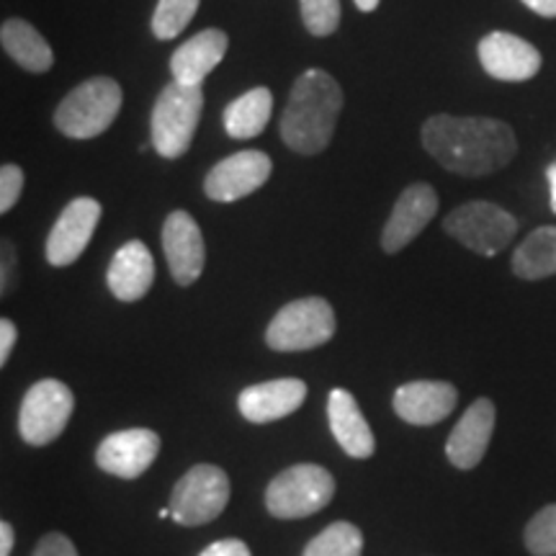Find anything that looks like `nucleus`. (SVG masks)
Here are the masks:
<instances>
[{
  "instance_id": "nucleus-8",
  "label": "nucleus",
  "mask_w": 556,
  "mask_h": 556,
  "mask_svg": "<svg viewBox=\"0 0 556 556\" xmlns=\"http://www.w3.org/2000/svg\"><path fill=\"white\" fill-rule=\"evenodd\" d=\"M229 503V479L219 467L197 464L178 479L170 495V518L180 526L212 523Z\"/></svg>"
},
{
  "instance_id": "nucleus-20",
  "label": "nucleus",
  "mask_w": 556,
  "mask_h": 556,
  "mask_svg": "<svg viewBox=\"0 0 556 556\" xmlns=\"http://www.w3.org/2000/svg\"><path fill=\"white\" fill-rule=\"evenodd\" d=\"M229 47L227 34L222 29H204L197 37L178 47L170 58L173 80L184 83V86H197L206 80V75L225 60Z\"/></svg>"
},
{
  "instance_id": "nucleus-3",
  "label": "nucleus",
  "mask_w": 556,
  "mask_h": 556,
  "mask_svg": "<svg viewBox=\"0 0 556 556\" xmlns=\"http://www.w3.org/2000/svg\"><path fill=\"white\" fill-rule=\"evenodd\" d=\"M204 90L173 80L157 96L152 106V148L160 157L176 160L186 155L199 129Z\"/></svg>"
},
{
  "instance_id": "nucleus-29",
  "label": "nucleus",
  "mask_w": 556,
  "mask_h": 556,
  "mask_svg": "<svg viewBox=\"0 0 556 556\" xmlns=\"http://www.w3.org/2000/svg\"><path fill=\"white\" fill-rule=\"evenodd\" d=\"M21 191H24V170L18 165L5 163L0 168V212L9 214L18 204Z\"/></svg>"
},
{
  "instance_id": "nucleus-16",
  "label": "nucleus",
  "mask_w": 556,
  "mask_h": 556,
  "mask_svg": "<svg viewBox=\"0 0 556 556\" xmlns=\"http://www.w3.org/2000/svg\"><path fill=\"white\" fill-rule=\"evenodd\" d=\"M492 430H495V405H492V400L479 397L477 402H471V407L451 430L446 443L448 462L456 469H475L486 454Z\"/></svg>"
},
{
  "instance_id": "nucleus-9",
  "label": "nucleus",
  "mask_w": 556,
  "mask_h": 556,
  "mask_svg": "<svg viewBox=\"0 0 556 556\" xmlns=\"http://www.w3.org/2000/svg\"><path fill=\"white\" fill-rule=\"evenodd\" d=\"M75 409V397L58 379H41L26 392L18 409V430L29 446L58 441Z\"/></svg>"
},
{
  "instance_id": "nucleus-2",
  "label": "nucleus",
  "mask_w": 556,
  "mask_h": 556,
  "mask_svg": "<svg viewBox=\"0 0 556 556\" xmlns=\"http://www.w3.org/2000/svg\"><path fill=\"white\" fill-rule=\"evenodd\" d=\"M340 111H343L340 83L325 70H307L296 78L283 109V142L299 155H319L332 142Z\"/></svg>"
},
{
  "instance_id": "nucleus-13",
  "label": "nucleus",
  "mask_w": 556,
  "mask_h": 556,
  "mask_svg": "<svg viewBox=\"0 0 556 556\" xmlns=\"http://www.w3.org/2000/svg\"><path fill=\"white\" fill-rule=\"evenodd\" d=\"M160 454V435L148 428H129L103 438L96 448V464L106 475L137 479L148 471Z\"/></svg>"
},
{
  "instance_id": "nucleus-12",
  "label": "nucleus",
  "mask_w": 556,
  "mask_h": 556,
  "mask_svg": "<svg viewBox=\"0 0 556 556\" xmlns=\"http://www.w3.org/2000/svg\"><path fill=\"white\" fill-rule=\"evenodd\" d=\"M163 253L168 261L170 276L178 287H191L204 274L206 248L204 235L197 225V219L189 212L178 208L168 214L163 225Z\"/></svg>"
},
{
  "instance_id": "nucleus-10",
  "label": "nucleus",
  "mask_w": 556,
  "mask_h": 556,
  "mask_svg": "<svg viewBox=\"0 0 556 556\" xmlns=\"http://www.w3.org/2000/svg\"><path fill=\"white\" fill-rule=\"evenodd\" d=\"M274 163L266 152L242 150L214 165L204 178V193L217 204L245 199L270 178Z\"/></svg>"
},
{
  "instance_id": "nucleus-28",
  "label": "nucleus",
  "mask_w": 556,
  "mask_h": 556,
  "mask_svg": "<svg viewBox=\"0 0 556 556\" xmlns=\"http://www.w3.org/2000/svg\"><path fill=\"white\" fill-rule=\"evenodd\" d=\"M302 21L312 37H330L340 26V0H299Z\"/></svg>"
},
{
  "instance_id": "nucleus-21",
  "label": "nucleus",
  "mask_w": 556,
  "mask_h": 556,
  "mask_svg": "<svg viewBox=\"0 0 556 556\" xmlns=\"http://www.w3.org/2000/svg\"><path fill=\"white\" fill-rule=\"evenodd\" d=\"M328 420L330 430L340 443V448L353 458L374 456L377 441L368 428L364 413H361L356 397L345 389H332L328 397Z\"/></svg>"
},
{
  "instance_id": "nucleus-27",
  "label": "nucleus",
  "mask_w": 556,
  "mask_h": 556,
  "mask_svg": "<svg viewBox=\"0 0 556 556\" xmlns=\"http://www.w3.org/2000/svg\"><path fill=\"white\" fill-rule=\"evenodd\" d=\"M523 539L533 556H556V503L541 507L526 526Z\"/></svg>"
},
{
  "instance_id": "nucleus-24",
  "label": "nucleus",
  "mask_w": 556,
  "mask_h": 556,
  "mask_svg": "<svg viewBox=\"0 0 556 556\" xmlns=\"http://www.w3.org/2000/svg\"><path fill=\"white\" fill-rule=\"evenodd\" d=\"M513 270L526 281L556 276V227H539L513 253Z\"/></svg>"
},
{
  "instance_id": "nucleus-18",
  "label": "nucleus",
  "mask_w": 556,
  "mask_h": 556,
  "mask_svg": "<svg viewBox=\"0 0 556 556\" xmlns=\"http://www.w3.org/2000/svg\"><path fill=\"white\" fill-rule=\"evenodd\" d=\"M458 392L448 381H409L394 392V413L409 426H435L454 413Z\"/></svg>"
},
{
  "instance_id": "nucleus-26",
  "label": "nucleus",
  "mask_w": 556,
  "mask_h": 556,
  "mask_svg": "<svg viewBox=\"0 0 556 556\" xmlns=\"http://www.w3.org/2000/svg\"><path fill=\"white\" fill-rule=\"evenodd\" d=\"M201 0H160L152 16V34L160 41L176 39L197 16Z\"/></svg>"
},
{
  "instance_id": "nucleus-32",
  "label": "nucleus",
  "mask_w": 556,
  "mask_h": 556,
  "mask_svg": "<svg viewBox=\"0 0 556 556\" xmlns=\"http://www.w3.org/2000/svg\"><path fill=\"white\" fill-rule=\"evenodd\" d=\"M13 345H16V325L11 319H0V366L9 364Z\"/></svg>"
},
{
  "instance_id": "nucleus-11",
  "label": "nucleus",
  "mask_w": 556,
  "mask_h": 556,
  "mask_svg": "<svg viewBox=\"0 0 556 556\" xmlns=\"http://www.w3.org/2000/svg\"><path fill=\"white\" fill-rule=\"evenodd\" d=\"M101 219V204L96 199L80 197L62 208L54 222L50 238H47V261L54 268L73 266L88 248L96 227Z\"/></svg>"
},
{
  "instance_id": "nucleus-6",
  "label": "nucleus",
  "mask_w": 556,
  "mask_h": 556,
  "mask_svg": "<svg viewBox=\"0 0 556 556\" xmlns=\"http://www.w3.org/2000/svg\"><path fill=\"white\" fill-rule=\"evenodd\" d=\"M336 495V479L317 464H296L274 477L266 490V507L274 518L296 520L315 516L330 505Z\"/></svg>"
},
{
  "instance_id": "nucleus-4",
  "label": "nucleus",
  "mask_w": 556,
  "mask_h": 556,
  "mask_svg": "<svg viewBox=\"0 0 556 556\" xmlns=\"http://www.w3.org/2000/svg\"><path fill=\"white\" fill-rule=\"evenodd\" d=\"M122 88L111 78L83 80L62 99L54 111V127L70 139H93L106 131L119 116Z\"/></svg>"
},
{
  "instance_id": "nucleus-7",
  "label": "nucleus",
  "mask_w": 556,
  "mask_h": 556,
  "mask_svg": "<svg viewBox=\"0 0 556 556\" xmlns=\"http://www.w3.org/2000/svg\"><path fill=\"white\" fill-rule=\"evenodd\" d=\"M443 229L464 248L492 258L516 238L518 219L492 201H469L443 219Z\"/></svg>"
},
{
  "instance_id": "nucleus-35",
  "label": "nucleus",
  "mask_w": 556,
  "mask_h": 556,
  "mask_svg": "<svg viewBox=\"0 0 556 556\" xmlns=\"http://www.w3.org/2000/svg\"><path fill=\"white\" fill-rule=\"evenodd\" d=\"M11 548H13V528L9 520H3V523H0V556H11Z\"/></svg>"
},
{
  "instance_id": "nucleus-5",
  "label": "nucleus",
  "mask_w": 556,
  "mask_h": 556,
  "mask_svg": "<svg viewBox=\"0 0 556 556\" xmlns=\"http://www.w3.org/2000/svg\"><path fill=\"white\" fill-rule=\"evenodd\" d=\"M336 312L323 296H304L276 312L266 330V345L278 353L312 351L336 336Z\"/></svg>"
},
{
  "instance_id": "nucleus-23",
  "label": "nucleus",
  "mask_w": 556,
  "mask_h": 556,
  "mask_svg": "<svg viewBox=\"0 0 556 556\" xmlns=\"http://www.w3.org/2000/svg\"><path fill=\"white\" fill-rule=\"evenodd\" d=\"M274 114V96L268 88H253L225 109V129L232 139H253L268 127Z\"/></svg>"
},
{
  "instance_id": "nucleus-25",
  "label": "nucleus",
  "mask_w": 556,
  "mask_h": 556,
  "mask_svg": "<svg viewBox=\"0 0 556 556\" xmlns=\"http://www.w3.org/2000/svg\"><path fill=\"white\" fill-rule=\"evenodd\" d=\"M364 554V533L353 523L338 520L330 523L319 536L304 546L302 556H361Z\"/></svg>"
},
{
  "instance_id": "nucleus-19",
  "label": "nucleus",
  "mask_w": 556,
  "mask_h": 556,
  "mask_svg": "<svg viewBox=\"0 0 556 556\" xmlns=\"http://www.w3.org/2000/svg\"><path fill=\"white\" fill-rule=\"evenodd\" d=\"M109 291L119 302H137L148 294L152 281H155V261L142 240H129L116 250L111 258Z\"/></svg>"
},
{
  "instance_id": "nucleus-1",
  "label": "nucleus",
  "mask_w": 556,
  "mask_h": 556,
  "mask_svg": "<svg viewBox=\"0 0 556 556\" xmlns=\"http://www.w3.org/2000/svg\"><path fill=\"white\" fill-rule=\"evenodd\" d=\"M422 148L443 168L458 176L477 178L505 168L518 152L516 131L490 116L435 114L422 124Z\"/></svg>"
},
{
  "instance_id": "nucleus-36",
  "label": "nucleus",
  "mask_w": 556,
  "mask_h": 556,
  "mask_svg": "<svg viewBox=\"0 0 556 556\" xmlns=\"http://www.w3.org/2000/svg\"><path fill=\"white\" fill-rule=\"evenodd\" d=\"M546 180H548V199H552V208L556 214V160L546 168Z\"/></svg>"
},
{
  "instance_id": "nucleus-22",
  "label": "nucleus",
  "mask_w": 556,
  "mask_h": 556,
  "mask_svg": "<svg viewBox=\"0 0 556 556\" xmlns=\"http://www.w3.org/2000/svg\"><path fill=\"white\" fill-rule=\"evenodd\" d=\"M0 45L9 58L29 73H47L54 65V52L47 39L24 18H9L0 26Z\"/></svg>"
},
{
  "instance_id": "nucleus-17",
  "label": "nucleus",
  "mask_w": 556,
  "mask_h": 556,
  "mask_svg": "<svg viewBox=\"0 0 556 556\" xmlns=\"http://www.w3.org/2000/svg\"><path fill=\"white\" fill-rule=\"evenodd\" d=\"M307 400V384L302 379H274L242 389L238 407L250 422H274L296 413Z\"/></svg>"
},
{
  "instance_id": "nucleus-15",
  "label": "nucleus",
  "mask_w": 556,
  "mask_h": 556,
  "mask_svg": "<svg viewBox=\"0 0 556 556\" xmlns=\"http://www.w3.org/2000/svg\"><path fill=\"white\" fill-rule=\"evenodd\" d=\"M479 62L495 80L523 83L541 70V54L526 39L507 31H492L479 41Z\"/></svg>"
},
{
  "instance_id": "nucleus-37",
  "label": "nucleus",
  "mask_w": 556,
  "mask_h": 556,
  "mask_svg": "<svg viewBox=\"0 0 556 556\" xmlns=\"http://www.w3.org/2000/svg\"><path fill=\"white\" fill-rule=\"evenodd\" d=\"M353 3H356V9H358V11L371 13V11H377L379 0H353Z\"/></svg>"
},
{
  "instance_id": "nucleus-14",
  "label": "nucleus",
  "mask_w": 556,
  "mask_h": 556,
  "mask_svg": "<svg viewBox=\"0 0 556 556\" xmlns=\"http://www.w3.org/2000/svg\"><path fill=\"white\" fill-rule=\"evenodd\" d=\"M438 212V193L428 184H413L400 193L397 204L389 214L384 232H381V248L384 253H400L413 242L417 235L430 225Z\"/></svg>"
},
{
  "instance_id": "nucleus-30",
  "label": "nucleus",
  "mask_w": 556,
  "mask_h": 556,
  "mask_svg": "<svg viewBox=\"0 0 556 556\" xmlns=\"http://www.w3.org/2000/svg\"><path fill=\"white\" fill-rule=\"evenodd\" d=\"M34 556H78V548L62 533H47L34 548Z\"/></svg>"
},
{
  "instance_id": "nucleus-33",
  "label": "nucleus",
  "mask_w": 556,
  "mask_h": 556,
  "mask_svg": "<svg viewBox=\"0 0 556 556\" xmlns=\"http://www.w3.org/2000/svg\"><path fill=\"white\" fill-rule=\"evenodd\" d=\"M13 263H16V250L9 240L3 242V294H9L11 289V274H13Z\"/></svg>"
},
{
  "instance_id": "nucleus-31",
  "label": "nucleus",
  "mask_w": 556,
  "mask_h": 556,
  "mask_svg": "<svg viewBox=\"0 0 556 556\" xmlns=\"http://www.w3.org/2000/svg\"><path fill=\"white\" fill-rule=\"evenodd\" d=\"M199 556H253L245 541L240 539H225V541H214L212 546H206Z\"/></svg>"
},
{
  "instance_id": "nucleus-34",
  "label": "nucleus",
  "mask_w": 556,
  "mask_h": 556,
  "mask_svg": "<svg viewBox=\"0 0 556 556\" xmlns=\"http://www.w3.org/2000/svg\"><path fill=\"white\" fill-rule=\"evenodd\" d=\"M520 3L528 5L533 13L544 18H556V0H520Z\"/></svg>"
}]
</instances>
